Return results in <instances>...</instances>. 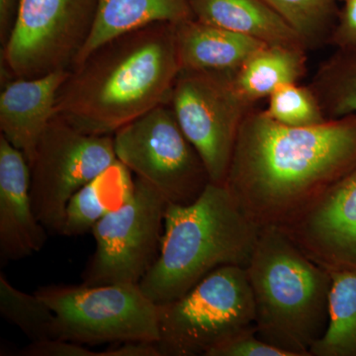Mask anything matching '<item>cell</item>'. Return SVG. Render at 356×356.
<instances>
[{"mask_svg": "<svg viewBox=\"0 0 356 356\" xmlns=\"http://www.w3.org/2000/svg\"><path fill=\"white\" fill-rule=\"evenodd\" d=\"M355 166L356 115L290 127L248 111L225 186L259 228L285 229Z\"/></svg>", "mask_w": 356, "mask_h": 356, "instance_id": "1", "label": "cell"}, {"mask_svg": "<svg viewBox=\"0 0 356 356\" xmlns=\"http://www.w3.org/2000/svg\"><path fill=\"white\" fill-rule=\"evenodd\" d=\"M181 70L175 24L154 23L95 49L70 70L56 114L95 135H114L156 106L170 102Z\"/></svg>", "mask_w": 356, "mask_h": 356, "instance_id": "2", "label": "cell"}, {"mask_svg": "<svg viewBox=\"0 0 356 356\" xmlns=\"http://www.w3.org/2000/svg\"><path fill=\"white\" fill-rule=\"evenodd\" d=\"M259 232L227 187L210 182L193 203L166 206L161 252L140 289L161 305L184 296L219 267H247Z\"/></svg>", "mask_w": 356, "mask_h": 356, "instance_id": "3", "label": "cell"}, {"mask_svg": "<svg viewBox=\"0 0 356 356\" xmlns=\"http://www.w3.org/2000/svg\"><path fill=\"white\" fill-rule=\"evenodd\" d=\"M245 269L257 337L291 356H310L329 320L331 273L275 227L261 229Z\"/></svg>", "mask_w": 356, "mask_h": 356, "instance_id": "4", "label": "cell"}, {"mask_svg": "<svg viewBox=\"0 0 356 356\" xmlns=\"http://www.w3.org/2000/svg\"><path fill=\"white\" fill-rule=\"evenodd\" d=\"M159 327L161 356H208L257 329L245 267H219L184 296L159 305Z\"/></svg>", "mask_w": 356, "mask_h": 356, "instance_id": "5", "label": "cell"}, {"mask_svg": "<svg viewBox=\"0 0 356 356\" xmlns=\"http://www.w3.org/2000/svg\"><path fill=\"white\" fill-rule=\"evenodd\" d=\"M37 295L56 316V339L81 344L159 339V305L139 284L49 285Z\"/></svg>", "mask_w": 356, "mask_h": 356, "instance_id": "6", "label": "cell"}, {"mask_svg": "<svg viewBox=\"0 0 356 356\" xmlns=\"http://www.w3.org/2000/svg\"><path fill=\"white\" fill-rule=\"evenodd\" d=\"M113 140L118 161L154 187L168 203H193L211 182L202 159L168 103L119 129Z\"/></svg>", "mask_w": 356, "mask_h": 356, "instance_id": "7", "label": "cell"}, {"mask_svg": "<svg viewBox=\"0 0 356 356\" xmlns=\"http://www.w3.org/2000/svg\"><path fill=\"white\" fill-rule=\"evenodd\" d=\"M117 161L113 135L83 132L56 114L29 165L33 208L47 231L60 235L72 196Z\"/></svg>", "mask_w": 356, "mask_h": 356, "instance_id": "8", "label": "cell"}, {"mask_svg": "<svg viewBox=\"0 0 356 356\" xmlns=\"http://www.w3.org/2000/svg\"><path fill=\"white\" fill-rule=\"evenodd\" d=\"M96 6L97 0H20L1 48L4 81L72 70L92 31Z\"/></svg>", "mask_w": 356, "mask_h": 356, "instance_id": "9", "label": "cell"}, {"mask_svg": "<svg viewBox=\"0 0 356 356\" xmlns=\"http://www.w3.org/2000/svg\"><path fill=\"white\" fill-rule=\"evenodd\" d=\"M168 201L136 177L132 197L93 226L95 250L81 284H140L161 252Z\"/></svg>", "mask_w": 356, "mask_h": 356, "instance_id": "10", "label": "cell"}, {"mask_svg": "<svg viewBox=\"0 0 356 356\" xmlns=\"http://www.w3.org/2000/svg\"><path fill=\"white\" fill-rule=\"evenodd\" d=\"M168 104L207 168L212 184L225 185L241 124L250 104L233 76L181 70Z\"/></svg>", "mask_w": 356, "mask_h": 356, "instance_id": "11", "label": "cell"}, {"mask_svg": "<svg viewBox=\"0 0 356 356\" xmlns=\"http://www.w3.org/2000/svg\"><path fill=\"white\" fill-rule=\"evenodd\" d=\"M282 229L327 270L356 269V166Z\"/></svg>", "mask_w": 356, "mask_h": 356, "instance_id": "12", "label": "cell"}, {"mask_svg": "<svg viewBox=\"0 0 356 356\" xmlns=\"http://www.w3.org/2000/svg\"><path fill=\"white\" fill-rule=\"evenodd\" d=\"M48 235L33 208L30 166L24 154L0 136V261L31 257Z\"/></svg>", "mask_w": 356, "mask_h": 356, "instance_id": "13", "label": "cell"}, {"mask_svg": "<svg viewBox=\"0 0 356 356\" xmlns=\"http://www.w3.org/2000/svg\"><path fill=\"white\" fill-rule=\"evenodd\" d=\"M70 70H58L31 79L4 83L0 95V130L31 163L42 135L56 115L60 88Z\"/></svg>", "mask_w": 356, "mask_h": 356, "instance_id": "14", "label": "cell"}, {"mask_svg": "<svg viewBox=\"0 0 356 356\" xmlns=\"http://www.w3.org/2000/svg\"><path fill=\"white\" fill-rule=\"evenodd\" d=\"M175 38L181 70L233 77L248 58L267 46L252 37L194 17L175 24Z\"/></svg>", "mask_w": 356, "mask_h": 356, "instance_id": "15", "label": "cell"}, {"mask_svg": "<svg viewBox=\"0 0 356 356\" xmlns=\"http://www.w3.org/2000/svg\"><path fill=\"white\" fill-rule=\"evenodd\" d=\"M192 15L207 24L245 35L271 46L306 44L264 0H189Z\"/></svg>", "mask_w": 356, "mask_h": 356, "instance_id": "16", "label": "cell"}, {"mask_svg": "<svg viewBox=\"0 0 356 356\" xmlns=\"http://www.w3.org/2000/svg\"><path fill=\"white\" fill-rule=\"evenodd\" d=\"M192 17L189 0H97L92 31L74 67L98 47L125 33L154 23L178 24Z\"/></svg>", "mask_w": 356, "mask_h": 356, "instance_id": "17", "label": "cell"}, {"mask_svg": "<svg viewBox=\"0 0 356 356\" xmlns=\"http://www.w3.org/2000/svg\"><path fill=\"white\" fill-rule=\"evenodd\" d=\"M132 175L127 166L117 161L77 191L65 208L60 235H84L105 215L127 202L135 191Z\"/></svg>", "mask_w": 356, "mask_h": 356, "instance_id": "18", "label": "cell"}, {"mask_svg": "<svg viewBox=\"0 0 356 356\" xmlns=\"http://www.w3.org/2000/svg\"><path fill=\"white\" fill-rule=\"evenodd\" d=\"M303 47L267 44L233 77L234 88L248 104L270 96L280 86L297 83L305 72Z\"/></svg>", "mask_w": 356, "mask_h": 356, "instance_id": "19", "label": "cell"}, {"mask_svg": "<svg viewBox=\"0 0 356 356\" xmlns=\"http://www.w3.org/2000/svg\"><path fill=\"white\" fill-rule=\"evenodd\" d=\"M330 273L329 320L310 356H356V269Z\"/></svg>", "mask_w": 356, "mask_h": 356, "instance_id": "20", "label": "cell"}, {"mask_svg": "<svg viewBox=\"0 0 356 356\" xmlns=\"http://www.w3.org/2000/svg\"><path fill=\"white\" fill-rule=\"evenodd\" d=\"M313 91L327 120L356 115V49H341L320 72Z\"/></svg>", "mask_w": 356, "mask_h": 356, "instance_id": "21", "label": "cell"}, {"mask_svg": "<svg viewBox=\"0 0 356 356\" xmlns=\"http://www.w3.org/2000/svg\"><path fill=\"white\" fill-rule=\"evenodd\" d=\"M0 315L31 341L56 339V316L36 293L27 294L0 274Z\"/></svg>", "mask_w": 356, "mask_h": 356, "instance_id": "22", "label": "cell"}, {"mask_svg": "<svg viewBox=\"0 0 356 356\" xmlns=\"http://www.w3.org/2000/svg\"><path fill=\"white\" fill-rule=\"evenodd\" d=\"M266 114L290 127H307L327 121L313 89L297 83L281 86L269 96Z\"/></svg>", "mask_w": 356, "mask_h": 356, "instance_id": "23", "label": "cell"}, {"mask_svg": "<svg viewBox=\"0 0 356 356\" xmlns=\"http://www.w3.org/2000/svg\"><path fill=\"white\" fill-rule=\"evenodd\" d=\"M306 44L322 34L329 22L337 0H264Z\"/></svg>", "mask_w": 356, "mask_h": 356, "instance_id": "24", "label": "cell"}, {"mask_svg": "<svg viewBox=\"0 0 356 356\" xmlns=\"http://www.w3.org/2000/svg\"><path fill=\"white\" fill-rule=\"evenodd\" d=\"M208 356H291L259 339L257 329L243 332L214 348Z\"/></svg>", "mask_w": 356, "mask_h": 356, "instance_id": "25", "label": "cell"}, {"mask_svg": "<svg viewBox=\"0 0 356 356\" xmlns=\"http://www.w3.org/2000/svg\"><path fill=\"white\" fill-rule=\"evenodd\" d=\"M83 344L60 339H47L31 341L19 351L22 356H97Z\"/></svg>", "mask_w": 356, "mask_h": 356, "instance_id": "26", "label": "cell"}, {"mask_svg": "<svg viewBox=\"0 0 356 356\" xmlns=\"http://www.w3.org/2000/svg\"><path fill=\"white\" fill-rule=\"evenodd\" d=\"M334 42L341 49H356V0H346Z\"/></svg>", "mask_w": 356, "mask_h": 356, "instance_id": "27", "label": "cell"}, {"mask_svg": "<svg viewBox=\"0 0 356 356\" xmlns=\"http://www.w3.org/2000/svg\"><path fill=\"white\" fill-rule=\"evenodd\" d=\"M97 356H161L156 343L149 341H125L109 348Z\"/></svg>", "mask_w": 356, "mask_h": 356, "instance_id": "28", "label": "cell"}, {"mask_svg": "<svg viewBox=\"0 0 356 356\" xmlns=\"http://www.w3.org/2000/svg\"><path fill=\"white\" fill-rule=\"evenodd\" d=\"M20 0H0V41L6 46L17 19Z\"/></svg>", "mask_w": 356, "mask_h": 356, "instance_id": "29", "label": "cell"}]
</instances>
